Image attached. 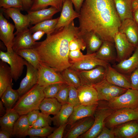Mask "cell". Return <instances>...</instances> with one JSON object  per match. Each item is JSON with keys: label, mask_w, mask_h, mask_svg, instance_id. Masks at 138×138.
Here are the masks:
<instances>
[{"label": "cell", "mask_w": 138, "mask_h": 138, "mask_svg": "<svg viewBox=\"0 0 138 138\" xmlns=\"http://www.w3.org/2000/svg\"><path fill=\"white\" fill-rule=\"evenodd\" d=\"M138 66V45L134 53L127 59L117 64L112 67L118 71L125 75L130 76L131 73Z\"/></svg>", "instance_id": "obj_22"}, {"label": "cell", "mask_w": 138, "mask_h": 138, "mask_svg": "<svg viewBox=\"0 0 138 138\" xmlns=\"http://www.w3.org/2000/svg\"><path fill=\"white\" fill-rule=\"evenodd\" d=\"M73 4L71 0L64 1L60 16L56 26L55 30L66 26L74 19L79 17V13L73 9Z\"/></svg>", "instance_id": "obj_15"}, {"label": "cell", "mask_w": 138, "mask_h": 138, "mask_svg": "<svg viewBox=\"0 0 138 138\" xmlns=\"http://www.w3.org/2000/svg\"><path fill=\"white\" fill-rule=\"evenodd\" d=\"M86 48L85 43L81 37L80 32L70 42L69 44L70 51L78 49L84 51Z\"/></svg>", "instance_id": "obj_42"}, {"label": "cell", "mask_w": 138, "mask_h": 138, "mask_svg": "<svg viewBox=\"0 0 138 138\" xmlns=\"http://www.w3.org/2000/svg\"><path fill=\"white\" fill-rule=\"evenodd\" d=\"M30 128L27 114L21 115L15 122L13 130L12 136L18 138L25 137L28 135V131Z\"/></svg>", "instance_id": "obj_31"}, {"label": "cell", "mask_w": 138, "mask_h": 138, "mask_svg": "<svg viewBox=\"0 0 138 138\" xmlns=\"http://www.w3.org/2000/svg\"><path fill=\"white\" fill-rule=\"evenodd\" d=\"M131 88L138 90V66L130 76Z\"/></svg>", "instance_id": "obj_48"}, {"label": "cell", "mask_w": 138, "mask_h": 138, "mask_svg": "<svg viewBox=\"0 0 138 138\" xmlns=\"http://www.w3.org/2000/svg\"><path fill=\"white\" fill-rule=\"evenodd\" d=\"M107 67L99 66L90 70L77 72L81 85H93L105 79Z\"/></svg>", "instance_id": "obj_11"}, {"label": "cell", "mask_w": 138, "mask_h": 138, "mask_svg": "<svg viewBox=\"0 0 138 138\" xmlns=\"http://www.w3.org/2000/svg\"><path fill=\"white\" fill-rule=\"evenodd\" d=\"M52 122V118L50 115L41 112L37 120L30 127L35 129L42 128L50 125Z\"/></svg>", "instance_id": "obj_41"}, {"label": "cell", "mask_w": 138, "mask_h": 138, "mask_svg": "<svg viewBox=\"0 0 138 138\" xmlns=\"http://www.w3.org/2000/svg\"><path fill=\"white\" fill-rule=\"evenodd\" d=\"M79 32L73 21L47 35L44 40L37 42L33 48L38 53L40 62L61 73L72 65L68 57L69 42Z\"/></svg>", "instance_id": "obj_2"}, {"label": "cell", "mask_w": 138, "mask_h": 138, "mask_svg": "<svg viewBox=\"0 0 138 138\" xmlns=\"http://www.w3.org/2000/svg\"><path fill=\"white\" fill-rule=\"evenodd\" d=\"M6 111L5 110L2 101H0V115L1 117L4 116L6 113Z\"/></svg>", "instance_id": "obj_56"}, {"label": "cell", "mask_w": 138, "mask_h": 138, "mask_svg": "<svg viewBox=\"0 0 138 138\" xmlns=\"http://www.w3.org/2000/svg\"><path fill=\"white\" fill-rule=\"evenodd\" d=\"M0 58L9 65L13 79L16 81L21 76L27 61L14 51L12 52L0 51Z\"/></svg>", "instance_id": "obj_7"}, {"label": "cell", "mask_w": 138, "mask_h": 138, "mask_svg": "<svg viewBox=\"0 0 138 138\" xmlns=\"http://www.w3.org/2000/svg\"><path fill=\"white\" fill-rule=\"evenodd\" d=\"M95 120L94 116L80 119L70 125L64 138H77L87 132L92 127Z\"/></svg>", "instance_id": "obj_13"}, {"label": "cell", "mask_w": 138, "mask_h": 138, "mask_svg": "<svg viewBox=\"0 0 138 138\" xmlns=\"http://www.w3.org/2000/svg\"><path fill=\"white\" fill-rule=\"evenodd\" d=\"M115 7L121 22L127 19H133L132 0H113Z\"/></svg>", "instance_id": "obj_29"}, {"label": "cell", "mask_w": 138, "mask_h": 138, "mask_svg": "<svg viewBox=\"0 0 138 138\" xmlns=\"http://www.w3.org/2000/svg\"><path fill=\"white\" fill-rule=\"evenodd\" d=\"M98 105H86L80 104L74 107L73 112L68 119V125L70 126L80 119L94 116Z\"/></svg>", "instance_id": "obj_24"}, {"label": "cell", "mask_w": 138, "mask_h": 138, "mask_svg": "<svg viewBox=\"0 0 138 138\" xmlns=\"http://www.w3.org/2000/svg\"><path fill=\"white\" fill-rule=\"evenodd\" d=\"M115 110L98 105L94 114L95 120L93 125L87 132L78 138H96L105 125V120Z\"/></svg>", "instance_id": "obj_6"}, {"label": "cell", "mask_w": 138, "mask_h": 138, "mask_svg": "<svg viewBox=\"0 0 138 138\" xmlns=\"http://www.w3.org/2000/svg\"><path fill=\"white\" fill-rule=\"evenodd\" d=\"M26 66L27 72L25 77L21 80L17 90L19 97L26 92L37 83L38 70L27 62Z\"/></svg>", "instance_id": "obj_17"}, {"label": "cell", "mask_w": 138, "mask_h": 138, "mask_svg": "<svg viewBox=\"0 0 138 138\" xmlns=\"http://www.w3.org/2000/svg\"><path fill=\"white\" fill-rule=\"evenodd\" d=\"M15 26L5 18L3 12L0 13V39L6 46L7 51H13L12 47L15 34L13 31Z\"/></svg>", "instance_id": "obj_12"}, {"label": "cell", "mask_w": 138, "mask_h": 138, "mask_svg": "<svg viewBox=\"0 0 138 138\" xmlns=\"http://www.w3.org/2000/svg\"><path fill=\"white\" fill-rule=\"evenodd\" d=\"M133 19L138 26V8L133 13Z\"/></svg>", "instance_id": "obj_55"}, {"label": "cell", "mask_w": 138, "mask_h": 138, "mask_svg": "<svg viewBox=\"0 0 138 138\" xmlns=\"http://www.w3.org/2000/svg\"><path fill=\"white\" fill-rule=\"evenodd\" d=\"M114 40L118 63L130 57L136 48L129 41L124 34L119 31L115 34Z\"/></svg>", "instance_id": "obj_10"}, {"label": "cell", "mask_w": 138, "mask_h": 138, "mask_svg": "<svg viewBox=\"0 0 138 138\" xmlns=\"http://www.w3.org/2000/svg\"><path fill=\"white\" fill-rule=\"evenodd\" d=\"M62 105L55 98H45L39 106V109L45 114L55 115L60 110Z\"/></svg>", "instance_id": "obj_30"}, {"label": "cell", "mask_w": 138, "mask_h": 138, "mask_svg": "<svg viewBox=\"0 0 138 138\" xmlns=\"http://www.w3.org/2000/svg\"><path fill=\"white\" fill-rule=\"evenodd\" d=\"M119 31L124 34L136 48L138 45V26L133 19H127L121 22Z\"/></svg>", "instance_id": "obj_21"}, {"label": "cell", "mask_w": 138, "mask_h": 138, "mask_svg": "<svg viewBox=\"0 0 138 138\" xmlns=\"http://www.w3.org/2000/svg\"><path fill=\"white\" fill-rule=\"evenodd\" d=\"M29 29H26L16 35L12 47L13 50L16 52L22 49L33 48L37 43L32 37V33Z\"/></svg>", "instance_id": "obj_18"}, {"label": "cell", "mask_w": 138, "mask_h": 138, "mask_svg": "<svg viewBox=\"0 0 138 138\" xmlns=\"http://www.w3.org/2000/svg\"><path fill=\"white\" fill-rule=\"evenodd\" d=\"M68 125L67 123H65L59 126L50 135L48 138H62L63 137L65 130Z\"/></svg>", "instance_id": "obj_47"}, {"label": "cell", "mask_w": 138, "mask_h": 138, "mask_svg": "<svg viewBox=\"0 0 138 138\" xmlns=\"http://www.w3.org/2000/svg\"><path fill=\"white\" fill-rule=\"evenodd\" d=\"M55 129V128L50 125L38 129L30 127L28 130V135L31 138L35 137H47Z\"/></svg>", "instance_id": "obj_39"}, {"label": "cell", "mask_w": 138, "mask_h": 138, "mask_svg": "<svg viewBox=\"0 0 138 138\" xmlns=\"http://www.w3.org/2000/svg\"><path fill=\"white\" fill-rule=\"evenodd\" d=\"M137 121L138 122V120H137Z\"/></svg>", "instance_id": "obj_59"}, {"label": "cell", "mask_w": 138, "mask_h": 138, "mask_svg": "<svg viewBox=\"0 0 138 138\" xmlns=\"http://www.w3.org/2000/svg\"><path fill=\"white\" fill-rule=\"evenodd\" d=\"M112 129L115 138H134L138 134V122L137 120L130 121Z\"/></svg>", "instance_id": "obj_20"}, {"label": "cell", "mask_w": 138, "mask_h": 138, "mask_svg": "<svg viewBox=\"0 0 138 138\" xmlns=\"http://www.w3.org/2000/svg\"><path fill=\"white\" fill-rule=\"evenodd\" d=\"M23 5V10L27 11L30 10L32 4V0H20Z\"/></svg>", "instance_id": "obj_52"}, {"label": "cell", "mask_w": 138, "mask_h": 138, "mask_svg": "<svg viewBox=\"0 0 138 138\" xmlns=\"http://www.w3.org/2000/svg\"><path fill=\"white\" fill-rule=\"evenodd\" d=\"M66 84H67L57 83L46 86L43 90L45 98H55L57 93Z\"/></svg>", "instance_id": "obj_40"}, {"label": "cell", "mask_w": 138, "mask_h": 138, "mask_svg": "<svg viewBox=\"0 0 138 138\" xmlns=\"http://www.w3.org/2000/svg\"><path fill=\"white\" fill-rule=\"evenodd\" d=\"M0 7L5 9L16 8L23 10L22 4L20 0H0Z\"/></svg>", "instance_id": "obj_45"}, {"label": "cell", "mask_w": 138, "mask_h": 138, "mask_svg": "<svg viewBox=\"0 0 138 138\" xmlns=\"http://www.w3.org/2000/svg\"><path fill=\"white\" fill-rule=\"evenodd\" d=\"M105 102V103L102 104L98 101V105L115 110L123 108H138V90L132 88L128 89L119 96Z\"/></svg>", "instance_id": "obj_4"}, {"label": "cell", "mask_w": 138, "mask_h": 138, "mask_svg": "<svg viewBox=\"0 0 138 138\" xmlns=\"http://www.w3.org/2000/svg\"><path fill=\"white\" fill-rule=\"evenodd\" d=\"M39 110H34L27 114V120L30 126L32 125L37 120L40 112Z\"/></svg>", "instance_id": "obj_50"}, {"label": "cell", "mask_w": 138, "mask_h": 138, "mask_svg": "<svg viewBox=\"0 0 138 138\" xmlns=\"http://www.w3.org/2000/svg\"><path fill=\"white\" fill-rule=\"evenodd\" d=\"M38 70L37 84L40 86H46L57 83L67 84L63 79L60 73L41 62Z\"/></svg>", "instance_id": "obj_9"}, {"label": "cell", "mask_w": 138, "mask_h": 138, "mask_svg": "<svg viewBox=\"0 0 138 138\" xmlns=\"http://www.w3.org/2000/svg\"><path fill=\"white\" fill-rule=\"evenodd\" d=\"M2 11L8 17H10L15 24L16 31L15 35L20 32L28 28L30 24L29 19L27 14L23 15L20 9L16 8L6 9L1 8Z\"/></svg>", "instance_id": "obj_14"}, {"label": "cell", "mask_w": 138, "mask_h": 138, "mask_svg": "<svg viewBox=\"0 0 138 138\" xmlns=\"http://www.w3.org/2000/svg\"><path fill=\"white\" fill-rule=\"evenodd\" d=\"M93 86L97 91L98 101H109L124 93L128 89L113 85L105 79Z\"/></svg>", "instance_id": "obj_8"}, {"label": "cell", "mask_w": 138, "mask_h": 138, "mask_svg": "<svg viewBox=\"0 0 138 138\" xmlns=\"http://www.w3.org/2000/svg\"><path fill=\"white\" fill-rule=\"evenodd\" d=\"M81 37L85 43L86 54L96 52L101 45L103 41L96 33L93 32H81Z\"/></svg>", "instance_id": "obj_27"}, {"label": "cell", "mask_w": 138, "mask_h": 138, "mask_svg": "<svg viewBox=\"0 0 138 138\" xmlns=\"http://www.w3.org/2000/svg\"><path fill=\"white\" fill-rule=\"evenodd\" d=\"M73 4L75 11L79 13L84 0H71Z\"/></svg>", "instance_id": "obj_51"}, {"label": "cell", "mask_w": 138, "mask_h": 138, "mask_svg": "<svg viewBox=\"0 0 138 138\" xmlns=\"http://www.w3.org/2000/svg\"><path fill=\"white\" fill-rule=\"evenodd\" d=\"M60 11L54 7L51 6L35 11H27V14L30 21V24L36 25L43 21L51 19L53 16Z\"/></svg>", "instance_id": "obj_26"}, {"label": "cell", "mask_w": 138, "mask_h": 138, "mask_svg": "<svg viewBox=\"0 0 138 138\" xmlns=\"http://www.w3.org/2000/svg\"><path fill=\"white\" fill-rule=\"evenodd\" d=\"M8 86L0 97L1 100L6 108V112L10 111L19 97L17 90Z\"/></svg>", "instance_id": "obj_33"}, {"label": "cell", "mask_w": 138, "mask_h": 138, "mask_svg": "<svg viewBox=\"0 0 138 138\" xmlns=\"http://www.w3.org/2000/svg\"><path fill=\"white\" fill-rule=\"evenodd\" d=\"M71 64L70 68L78 72L90 70L99 66L107 67L109 63L96 57L95 52L82 61Z\"/></svg>", "instance_id": "obj_23"}, {"label": "cell", "mask_w": 138, "mask_h": 138, "mask_svg": "<svg viewBox=\"0 0 138 138\" xmlns=\"http://www.w3.org/2000/svg\"><path fill=\"white\" fill-rule=\"evenodd\" d=\"M106 79L109 83L116 86L127 89H131L130 76L117 71L109 64L107 68Z\"/></svg>", "instance_id": "obj_16"}, {"label": "cell", "mask_w": 138, "mask_h": 138, "mask_svg": "<svg viewBox=\"0 0 138 138\" xmlns=\"http://www.w3.org/2000/svg\"><path fill=\"white\" fill-rule=\"evenodd\" d=\"M61 73L63 79L69 86H74L77 89L81 85V80L77 72L69 67Z\"/></svg>", "instance_id": "obj_38"}, {"label": "cell", "mask_w": 138, "mask_h": 138, "mask_svg": "<svg viewBox=\"0 0 138 138\" xmlns=\"http://www.w3.org/2000/svg\"><path fill=\"white\" fill-rule=\"evenodd\" d=\"M135 0L138 3V0Z\"/></svg>", "instance_id": "obj_58"}, {"label": "cell", "mask_w": 138, "mask_h": 138, "mask_svg": "<svg viewBox=\"0 0 138 138\" xmlns=\"http://www.w3.org/2000/svg\"><path fill=\"white\" fill-rule=\"evenodd\" d=\"M12 136L7 131L4 130H0V138H9Z\"/></svg>", "instance_id": "obj_54"}, {"label": "cell", "mask_w": 138, "mask_h": 138, "mask_svg": "<svg viewBox=\"0 0 138 138\" xmlns=\"http://www.w3.org/2000/svg\"><path fill=\"white\" fill-rule=\"evenodd\" d=\"M59 19V17L55 19L43 21L35 25L30 28L29 29L32 33L38 30H42L44 31L47 35L55 31Z\"/></svg>", "instance_id": "obj_36"}, {"label": "cell", "mask_w": 138, "mask_h": 138, "mask_svg": "<svg viewBox=\"0 0 138 138\" xmlns=\"http://www.w3.org/2000/svg\"><path fill=\"white\" fill-rule=\"evenodd\" d=\"M114 43L103 41L101 47L96 52L97 58L109 63L117 61V54Z\"/></svg>", "instance_id": "obj_25"}, {"label": "cell", "mask_w": 138, "mask_h": 138, "mask_svg": "<svg viewBox=\"0 0 138 138\" xmlns=\"http://www.w3.org/2000/svg\"><path fill=\"white\" fill-rule=\"evenodd\" d=\"M115 137L112 129H109L105 125L96 138H114Z\"/></svg>", "instance_id": "obj_49"}, {"label": "cell", "mask_w": 138, "mask_h": 138, "mask_svg": "<svg viewBox=\"0 0 138 138\" xmlns=\"http://www.w3.org/2000/svg\"><path fill=\"white\" fill-rule=\"evenodd\" d=\"M74 106L68 103L62 105L58 113L52 117L54 125L58 127L67 123L68 119L72 113Z\"/></svg>", "instance_id": "obj_32"}, {"label": "cell", "mask_w": 138, "mask_h": 138, "mask_svg": "<svg viewBox=\"0 0 138 138\" xmlns=\"http://www.w3.org/2000/svg\"><path fill=\"white\" fill-rule=\"evenodd\" d=\"M29 63L38 69L40 62L39 55L33 48L21 49L16 52Z\"/></svg>", "instance_id": "obj_35"}, {"label": "cell", "mask_w": 138, "mask_h": 138, "mask_svg": "<svg viewBox=\"0 0 138 138\" xmlns=\"http://www.w3.org/2000/svg\"><path fill=\"white\" fill-rule=\"evenodd\" d=\"M69 86L66 84L55 96V98L62 105L68 103Z\"/></svg>", "instance_id": "obj_46"}, {"label": "cell", "mask_w": 138, "mask_h": 138, "mask_svg": "<svg viewBox=\"0 0 138 138\" xmlns=\"http://www.w3.org/2000/svg\"><path fill=\"white\" fill-rule=\"evenodd\" d=\"M80 50L78 49L70 51L68 54V57L69 61H70V62L71 63L82 61L90 55V54L84 55Z\"/></svg>", "instance_id": "obj_43"}, {"label": "cell", "mask_w": 138, "mask_h": 138, "mask_svg": "<svg viewBox=\"0 0 138 138\" xmlns=\"http://www.w3.org/2000/svg\"><path fill=\"white\" fill-rule=\"evenodd\" d=\"M79 13L80 32H93L103 41L114 43L121 22L113 0H84Z\"/></svg>", "instance_id": "obj_1"}, {"label": "cell", "mask_w": 138, "mask_h": 138, "mask_svg": "<svg viewBox=\"0 0 138 138\" xmlns=\"http://www.w3.org/2000/svg\"><path fill=\"white\" fill-rule=\"evenodd\" d=\"M68 103L74 107L80 104L77 89L71 86H69Z\"/></svg>", "instance_id": "obj_44"}, {"label": "cell", "mask_w": 138, "mask_h": 138, "mask_svg": "<svg viewBox=\"0 0 138 138\" xmlns=\"http://www.w3.org/2000/svg\"><path fill=\"white\" fill-rule=\"evenodd\" d=\"M45 34V32L43 31L38 30L33 33L32 37L33 40L36 41L40 40Z\"/></svg>", "instance_id": "obj_53"}, {"label": "cell", "mask_w": 138, "mask_h": 138, "mask_svg": "<svg viewBox=\"0 0 138 138\" xmlns=\"http://www.w3.org/2000/svg\"><path fill=\"white\" fill-rule=\"evenodd\" d=\"M64 0H32V4L29 10L35 11L46 8L50 6L55 7L60 11L62 10Z\"/></svg>", "instance_id": "obj_37"}, {"label": "cell", "mask_w": 138, "mask_h": 138, "mask_svg": "<svg viewBox=\"0 0 138 138\" xmlns=\"http://www.w3.org/2000/svg\"><path fill=\"white\" fill-rule=\"evenodd\" d=\"M134 138H138V134Z\"/></svg>", "instance_id": "obj_57"}, {"label": "cell", "mask_w": 138, "mask_h": 138, "mask_svg": "<svg viewBox=\"0 0 138 138\" xmlns=\"http://www.w3.org/2000/svg\"><path fill=\"white\" fill-rule=\"evenodd\" d=\"M20 117L17 113L10 111L6 112V113L0 118V130L7 131L12 136L14 124Z\"/></svg>", "instance_id": "obj_34"}, {"label": "cell", "mask_w": 138, "mask_h": 138, "mask_svg": "<svg viewBox=\"0 0 138 138\" xmlns=\"http://www.w3.org/2000/svg\"><path fill=\"white\" fill-rule=\"evenodd\" d=\"M46 86H40L37 84L19 97L10 111L17 113L20 116L34 110H39V105L45 98L43 90Z\"/></svg>", "instance_id": "obj_3"}, {"label": "cell", "mask_w": 138, "mask_h": 138, "mask_svg": "<svg viewBox=\"0 0 138 138\" xmlns=\"http://www.w3.org/2000/svg\"><path fill=\"white\" fill-rule=\"evenodd\" d=\"M138 120V108H123L116 110L105 120V125L112 129L116 126L133 120Z\"/></svg>", "instance_id": "obj_5"}, {"label": "cell", "mask_w": 138, "mask_h": 138, "mask_svg": "<svg viewBox=\"0 0 138 138\" xmlns=\"http://www.w3.org/2000/svg\"><path fill=\"white\" fill-rule=\"evenodd\" d=\"M77 90L80 104L86 105L98 104L97 92L93 85H81Z\"/></svg>", "instance_id": "obj_19"}, {"label": "cell", "mask_w": 138, "mask_h": 138, "mask_svg": "<svg viewBox=\"0 0 138 138\" xmlns=\"http://www.w3.org/2000/svg\"><path fill=\"white\" fill-rule=\"evenodd\" d=\"M7 64L0 61V97L8 86L13 84L10 68Z\"/></svg>", "instance_id": "obj_28"}]
</instances>
